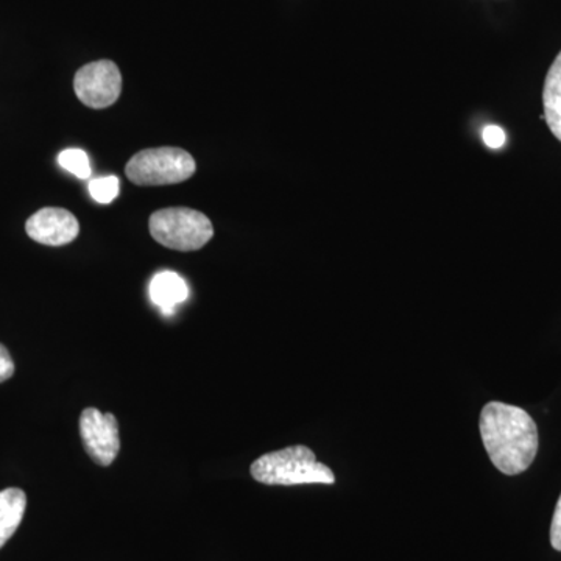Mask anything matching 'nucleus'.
Here are the masks:
<instances>
[{
  "instance_id": "obj_1",
  "label": "nucleus",
  "mask_w": 561,
  "mask_h": 561,
  "mask_svg": "<svg viewBox=\"0 0 561 561\" xmlns=\"http://www.w3.org/2000/svg\"><path fill=\"white\" fill-rule=\"evenodd\" d=\"M479 427L486 454L502 474H522L537 457V423L524 409L489 402L482 409Z\"/></svg>"
},
{
  "instance_id": "obj_2",
  "label": "nucleus",
  "mask_w": 561,
  "mask_h": 561,
  "mask_svg": "<svg viewBox=\"0 0 561 561\" xmlns=\"http://www.w3.org/2000/svg\"><path fill=\"white\" fill-rule=\"evenodd\" d=\"M254 481L265 485H302V483L335 482L330 467L317 460L308 446H290L279 451L268 453L251 465Z\"/></svg>"
},
{
  "instance_id": "obj_3",
  "label": "nucleus",
  "mask_w": 561,
  "mask_h": 561,
  "mask_svg": "<svg viewBox=\"0 0 561 561\" xmlns=\"http://www.w3.org/2000/svg\"><path fill=\"white\" fill-rule=\"evenodd\" d=\"M150 232L154 241L176 251L201 250L213 239V224L201 210L165 208L151 214Z\"/></svg>"
},
{
  "instance_id": "obj_4",
  "label": "nucleus",
  "mask_w": 561,
  "mask_h": 561,
  "mask_svg": "<svg viewBox=\"0 0 561 561\" xmlns=\"http://www.w3.org/2000/svg\"><path fill=\"white\" fill-rule=\"evenodd\" d=\"M194 158L176 147H160L139 151L128 161V180L138 186H168L190 180L195 173Z\"/></svg>"
},
{
  "instance_id": "obj_5",
  "label": "nucleus",
  "mask_w": 561,
  "mask_h": 561,
  "mask_svg": "<svg viewBox=\"0 0 561 561\" xmlns=\"http://www.w3.org/2000/svg\"><path fill=\"white\" fill-rule=\"evenodd\" d=\"M73 90L80 102L90 108H108L121 95V70L110 60L90 62L76 73Z\"/></svg>"
},
{
  "instance_id": "obj_6",
  "label": "nucleus",
  "mask_w": 561,
  "mask_h": 561,
  "mask_svg": "<svg viewBox=\"0 0 561 561\" xmlns=\"http://www.w3.org/2000/svg\"><path fill=\"white\" fill-rule=\"evenodd\" d=\"M80 434L84 449L101 467H110L121 449L119 423L113 413L94 408L84 409L80 416Z\"/></svg>"
},
{
  "instance_id": "obj_7",
  "label": "nucleus",
  "mask_w": 561,
  "mask_h": 561,
  "mask_svg": "<svg viewBox=\"0 0 561 561\" xmlns=\"http://www.w3.org/2000/svg\"><path fill=\"white\" fill-rule=\"evenodd\" d=\"M25 231L28 238L43 245L61 247L76 241L80 225L68 209L43 208L27 220Z\"/></svg>"
},
{
  "instance_id": "obj_8",
  "label": "nucleus",
  "mask_w": 561,
  "mask_h": 561,
  "mask_svg": "<svg viewBox=\"0 0 561 561\" xmlns=\"http://www.w3.org/2000/svg\"><path fill=\"white\" fill-rule=\"evenodd\" d=\"M149 294L151 301L161 309L165 316L175 311L176 305L186 301L190 297V287L186 280L175 272H160L151 279Z\"/></svg>"
},
{
  "instance_id": "obj_9",
  "label": "nucleus",
  "mask_w": 561,
  "mask_h": 561,
  "mask_svg": "<svg viewBox=\"0 0 561 561\" xmlns=\"http://www.w3.org/2000/svg\"><path fill=\"white\" fill-rule=\"evenodd\" d=\"M542 106L545 114L541 119L548 122L549 130L561 140V51L546 76Z\"/></svg>"
},
{
  "instance_id": "obj_10",
  "label": "nucleus",
  "mask_w": 561,
  "mask_h": 561,
  "mask_svg": "<svg viewBox=\"0 0 561 561\" xmlns=\"http://www.w3.org/2000/svg\"><path fill=\"white\" fill-rule=\"evenodd\" d=\"M27 507V496L20 489L0 491V549L21 526Z\"/></svg>"
},
{
  "instance_id": "obj_11",
  "label": "nucleus",
  "mask_w": 561,
  "mask_h": 561,
  "mask_svg": "<svg viewBox=\"0 0 561 561\" xmlns=\"http://www.w3.org/2000/svg\"><path fill=\"white\" fill-rule=\"evenodd\" d=\"M58 164L65 171L73 173V175L79 176L81 180H87L91 176L90 158H88L87 151L80 149L61 151L60 157H58Z\"/></svg>"
},
{
  "instance_id": "obj_12",
  "label": "nucleus",
  "mask_w": 561,
  "mask_h": 561,
  "mask_svg": "<svg viewBox=\"0 0 561 561\" xmlns=\"http://www.w3.org/2000/svg\"><path fill=\"white\" fill-rule=\"evenodd\" d=\"M90 194L95 202L108 205L119 195V180L116 176H103V179L91 181Z\"/></svg>"
},
{
  "instance_id": "obj_13",
  "label": "nucleus",
  "mask_w": 561,
  "mask_h": 561,
  "mask_svg": "<svg viewBox=\"0 0 561 561\" xmlns=\"http://www.w3.org/2000/svg\"><path fill=\"white\" fill-rule=\"evenodd\" d=\"M505 131L497 125H489L483 128V140L490 149H501L505 144Z\"/></svg>"
},
{
  "instance_id": "obj_14",
  "label": "nucleus",
  "mask_w": 561,
  "mask_h": 561,
  "mask_svg": "<svg viewBox=\"0 0 561 561\" xmlns=\"http://www.w3.org/2000/svg\"><path fill=\"white\" fill-rule=\"evenodd\" d=\"M14 375V362L11 359L9 350L0 345V382L9 381Z\"/></svg>"
},
{
  "instance_id": "obj_15",
  "label": "nucleus",
  "mask_w": 561,
  "mask_h": 561,
  "mask_svg": "<svg viewBox=\"0 0 561 561\" xmlns=\"http://www.w3.org/2000/svg\"><path fill=\"white\" fill-rule=\"evenodd\" d=\"M551 545L556 551L561 552V496L557 502L556 513H553L551 524Z\"/></svg>"
}]
</instances>
